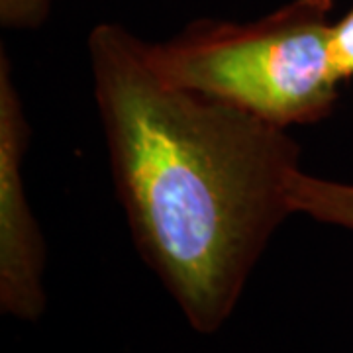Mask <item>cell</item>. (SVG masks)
Returning <instances> with one entry per match:
<instances>
[{"mask_svg": "<svg viewBox=\"0 0 353 353\" xmlns=\"http://www.w3.org/2000/svg\"><path fill=\"white\" fill-rule=\"evenodd\" d=\"M87 51L134 245L190 328L214 336L292 214L301 148L287 128L165 83L122 24L94 26Z\"/></svg>", "mask_w": 353, "mask_h": 353, "instance_id": "obj_1", "label": "cell"}, {"mask_svg": "<svg viewBox=\"0 0 353 353\" xmlns=\"http://www.w3.org/2000/svg\"><path fill=\"white\" fill-rule=\"evenodd\" d=\"M334 0H290L250 22L199 18L145 55L165 83L287 128L332 114L340 81L330 61Z\"/></svg>", "mask_w": 353, "mask_h": 353, "instance_id": "obj_2", "label": "cell"}, {"mask_svg": "<svg viewBox=\"0 0 353 353\" xmlns=\"http://www.w3.org/2000/svg\"><path fill=\"white\" fill-rule=\"evenodd\" d=\"M30 124L14 83L12 61L0 51V312L38 322L48 308L46 241L28 202L24 159Z\"/></svg>", "mask_w": 353, "mask_h": 353, "instance_id": "obj_3", "label": "cell"}, {"mask_svg": "<svg viewBox=\"0 0 353 353\" xmlns=\"http://www.w3.org/2000/svg\"><path fill=\"white\" fill-rule=\"evenodd\" d=\"M292 214H303L316 222L340 226L353 232V185L304 173L292 176L289 187Z\"/></svg>", "mask_w": 353, "mask_h": 353, "instance_id": "obj_4", "label": "cell"}, {"mask_svg": "<svg viewBox=\"0 0 353 353\" xmlns=\"http://www.w3.org/2000/svg\"><path fill=\"white\" fill-rule=\"evenodd\" d=\"M330 61L340 85L353 81V6L332 24Z\"/></svg>", "mask_w": 353, "mask_h": 353, "instance_id": "obj_5", "label": "cell"}, {"mask_svg": "<svg viewBox=\"0 0 353 353\" xmlns=\"http://www.w3.org/2000/svg\"><path fill=\"white\" fill-rule=\"evenodd\" d=\"M53 0H0V26L6 30H38L48 22Z\"/></svg>", "mask_w": 353, "mask_h": 353, "instance_id": "obj_6", "label": "cell"}]
</instances>
